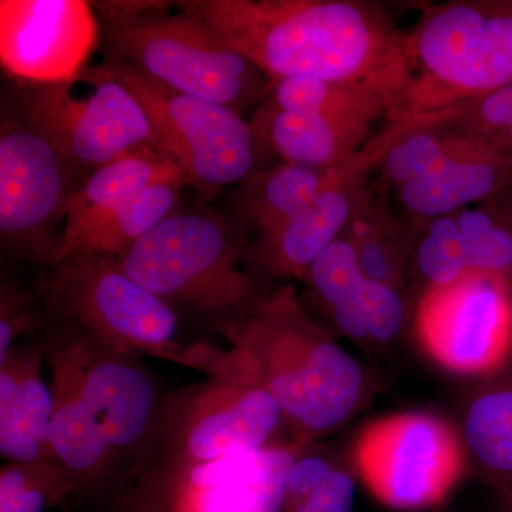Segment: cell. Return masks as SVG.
<instances>
[{
    "mask_svg": "<svg viewBox=\"0 0 512 512\" xmlns=\"http://www.w3.org/2000/svg\"><path fill=\"white\" fill-rule=\"evenodd\" d=\"M177 8L210 23L271 82L315 77L370 84L392 101L409 77L404 32L377 3L191 0Z\"/></svg>",
    "mask_w": 512,
    "mask_h": 512,
    "instance_id": "1",
    "label": "cell"
},
{
    "mask_svg": "<svg viewBox=\"0 0 512 512\" xmlns=\"http://www.w3.org/2000/svg\"><path fill=\"white\" fill-rule=\"evenodd\" d=\"M218 330L231 348L251 359L291 426L293 440L303 446L338 429L362 406L365 370L313 322L295 285L279 286Z\"/></svg>",
    "mask_w": 512,
    "mask_h": 512,
    "instance_id": "2",
    "label": "cell"
},
{
    "mask_svg": "<svg viewBox=\"0 0 512 512\" xmlns=\"http://www.w3.org/2000/svg\"><path fill=\"white\" fill-rule=\"evenodd\" d=\"M37 299L50 325L76 326L121 355L168 360L218 380L254 377L241 350L178 340V316L121 268L114 256L74 252L47 268Z\"/></svg>",
    "mask_w": 512,
    "mask_h": 512,
    "instance_id": "3",
    "label": "cell"
},
{
    "mask_svg": "<svg viewBox=\"0 0 512 512\" xmlns=\"http://www.w3.org/2000/svg\"><path fill=\"white\" fill-rule=\"evenodd\" d=\"M128 276L177 312L239 318L264 299L254 249L238 224L210 211L174 212L117 258Z\"/></svg>",
    "mask_w": 512,
    "mask_h": 512,
    "instance_id": "4",
    "label": "cell"
},
{
    "mask_svg": "<svg viewBox=\"0 0 512 512\" xmlns=\"http://www.w3.org/2000/svg\"><path fill=\"white\" fill-rule=\"evenodd\" d=\"M93 6L106 53L154 82L239 114L268 93L271 79L198 16L158 2Z\"/></svg>",
    "mask_w": 512,
    "mask_h": 512,
    "instance_id": "5",
    "label": "cell"
},
{
    "mask_svg": "<svg viewBox=\"0 0 512 512\" xmlns=\"http://www.w3.org/2000/svg\"><path fill=\"white\" fill-rule=\"evenodd\" d=\"M409 77L389 123L417 119L512 83V0L431 5L404 33Z\"/></svg>",
    "mask_w": 512,
    "mask_h": 512,
    "instance_id": "6",
    "label": "cell"
},
{
    "mask_svg": "<svg viewBox=\"0 0 512 512\" xmlns=\"http://www.w3.org/2000/svg\"><path fill=\"white\" fill-rule=\"evenodd\" d=\"M275 397L259 377L184 387L164 400L156 441L140 471L210 463L268 446L284 421Z\"/></svg>",
    "mask_w": 512,
    "mask_h": 512,
    "instance_id": "7",
    "label": "cell"
},
{
    "mask_svg": "<svg viewBox=\"0 0 512 512\" xmlns=\"http://www.w3.org/2000/svg\"><path fill=\"white\" fill-rule=\"evenodd\" d=\"M80 76L93 86L86 99L73 96V80L23 86L18 107L83 181L127 154L163 153L153 121L123 83L101 66L86 67Z\"/></svg>",
    "mask_w": 512,
    "mask_h": 512,
    "instance_id": "8",
    "label": "cell"
},
{
    "mask_svg": "<svg viewBox=\"0 0 512 512\" xmlns=\"http://www.w3.org/2000/svg\"><path fill=\"white\" fill-rule=\"evenodd\" d=\"M100 66L143 104L161 150L180 164L198 190L212 192L239 184L258 170L261 144L251 121L237 111L175 92L109 53Z\"/></svg>",
    "mask_w": 512,
    "mask_h": 512,
    "instance_id": "9",
    "label": "cell"
},
{
    "mask_svg": "<svg viewBox=\"0 0 512 512\" xmlns=\"http://www.w3.org/2000/svg\"><path fill=\"white\" fill-rule=\"evenodd\" d=\"M353 458L367 490L400 511L437 507L470 471L461 430L423 412L367 424L357 437Z\"/></svg>",
    "mask_w": 512,
    "mask_h": 512,
    "instance_id": "10",
    "label": "cell"
},
{
    "mask_svg": "<svg viewBox=\"0 0 512 512\" xmlns=\"http://www.w3.org/2000/svg\"><path fill=\"white\" fill-rule=\"evenodd\" d=\"M84 181L22 113L0 127V239L10 254L46 268L55 261L60 221Z\"/></svg>",
    "mask_w": 512,
    "mask_h": 512,
    "instance_id": "11",
    "label": "cell"
},
{
    "mask_svg": "<svg viewBox=\"0 0 512 512\" xmlns=\"http://www.w3.org/2000/svg\"><path fill=\"white\" fill-rule=\"evenodd\" d=\"M421 349L437 365L488 379L512 363V281L470 271L421 292L413 316Z\"/></svg>",
    "mask_w": 512,
    "mask_h": 512,
    "instance_id": "12",
    "label": "cell"
},
{
    "mask_svg": "<svg viewBox=\"0 0 512 512\" xmlns=\"http://www.w3.org/2000/svg\"><path fill=\"white\" fill-rule=\"evenodd\" d=\"M47 332L69 357L87 407L121 458L146 466L164 400L138 359L107 348L76 326L52 323Z\"/></svg>",
    "mask_w": 512,
    "mask_h": 512,
    "instance_id": "13",
    "label": "cell"
},
{
    "mask_svg": "<svg viewBox=\"0 0 512 512\" xmlns=\"http://www.w3.org/2000/svg\"><path fill=\"white\" fill-rule=\"evenodd\" d=\"M288 477L259 450L165 471H144L124 512H282Z\"/></svg>",
    "mask_w": 512,
    "mask_h": 512,
    "instance_id": "14",
    "label": "cell"
},
{
    "mask_svg": "<svg viewBox=\"0 0 512 512\" xmlns=\"http://www.w3.org/2000/svg\"><path fill=\"white\" fill-rule=\"evenodd\" d=\"M101 39L84 0H2L0 62L20 86L73 82Z\"/></svg>",
    "mask_w": 512,
    "mask_h": 512,
    "instance_id": "15",
    "label": "cell"
},
{
    "mask_svg": "<svg viewBox=\"0 0 512 512\" xmlns=\"http://www.w3.org/2000/svg\"><path fill=\"white\" fill-rule=\"evenodd\" d=\"M383 150L384 140L379 134L343 165L336 180L303 210L259 235L252 247L259 268L276 278L306 281L316 258L345 234L357 202L367 188L366 175L376 167Z\"/></svg>",
    "mask_w": 512,
    "mask_h": 512,
    "instance_id": "16",
    "label": "cell"
},
{
    "mask_svg": "<svg viewBox=\"0 0 512 512\" xmlns=\"http://www.w3.org/2000/svg\"><path fill=\"white\" fill-rule=\"evenodd\" d=\"M305 282L328 305L336 328L349 339L389 342L406 322L404 293L366 278L345 235L316 258Z\"/></svg>",
    "mask_w": 512,
    "mask_h": 512,
    "instance_id": "17",
    "label": "cell"
},
{
    "mask_svg": "<svg viewBox=\"0 0 512 512\" xmlns=\"http://www.w3.org/2000/svg\"><path fill=\"white\" fill-rule=\"evenodd\" d=\"M510 190L512 154L456 133L433 173L397 191L407 217L424 221L456 214Z\"/></svg>",
    "mask_w": 512,
    "mask_h": 512,
    "instance_id": "18",
    "label": "cell"
},
{
    "mask_svg": "<svg viewBox=\"0 0 512 512\" xmlns=\"http://www.w3.org/2000/svg\"><path fill=\"white\" fill-rule=\"evenodd\" d=\"M42 338L46 362L52 370L50 446L56 460L79 484L80 493L97 490L116 470L119 454L87 407L79 380L62 346L47 330Z\"/></svg>",
    "mask_w": 512,
    "mask_h": 512,
    "instance_id": "19",
    "label": "cell"
},
{
    "mask_svg": "<svg viewBox=\"0 0 512 512\" xmlns=\"http://www.w3.org/2000/svg\"><path fill=\"white\" fill-rule=\"evenodd\" d=\"M46 360L42 336L13 346L0 362V451L15 463L56 460L50 446L52 387L42 379Z\"/></svg>",
    "mask_w": 512,
    "mask_h": 512,
    "instance_id": "20",
    "label": "cell"
},
{
    "mask_svg": "<svg viewBox=\"0 0 512 512\" xmlns=\"http://www.w3.org/2000/svg\"><path fill=\"white\" fill-rule=\"evenodd\" d=\"M261 146L286 164L342 167L366 147L373 124L275 109L262 101L251 121Z\"/></svg>",
    "mask_w": 512,
    "mask_h": 512,
    "instance_id": "21",
    "label": "cell"
},
{
    "mask_svg": "<svg viewBox=\"0 0 512 512\" xmlns=\"http://www.w3.org/2000/svg\"><path fill=\"white\" fill-rule=\"evenodd\" d=\"M165 181L191 185L177 161L151 148L127 154L94 171L74 195L53 262L69 254L74 244L121 201L141 188Z\"/></svg>",
    "mask_w": 512,
    "mask_h": 512,
    "instance_id": "22",
    "label": "cell"
},
{
    "mask_svg": "<svg viewBox=\"0 0 512 512\" xmlns=\"http://www.w3.org/2000/svg\"><path fill=\"white\" fill-rule=\"evenodd\" d=\"M366 278L404 293L412 265L414 221L399 217L389 202L363 191L345 231Z\"/></svg>",
    "mask_w": 512,
    "mask_h": 512,
    "instance_id": "23",
    "label": "cell"
},
{
    "mask_svg": "<svg viewBox=\"0 0 512 512\" xmlns=\"http://www.w3.org/2000/svg\"><path fill=\"white\" fill-rule=\"evenodd\" d=\"M461 436L470 470L494 490H512V363L471 397Z\"/></svg>",
    "mask_w": 512,
    "mask_h": 512,
    "instance_id": "24",
    "label": "cell"
},
{
    "mask_svg": "<svg viewBox=\"0 0 512 512\" xmlns=\"http://www.w3.org/2000/svg\"><path fill=\"white\" fill-rule=\"evenodd\" d=\"M342 167L320 170L284 163L258 168L232 192L235 217L259 237L303 210L336 180Z\"/></svg>",
    "mask_w": 512,
    "mask_h": 512,
    "instance_id": "25",
    "label": "cell"
},
{
    "mask_svg": "<svg viewBox=\"0 0 512 512\" xmlns=\"http://www.w3.org/2000/svg\"><path fill=\"white\" fill-rule=\"evenodd\" d=\"M262 101L279 110L373 124L387 119L390 94L370 84L285 77L271 83Z\"/></svg>",
    "mask_w": 512,
    "mask_h": 512,
    "instance_id": "26",
    "label": "cell"
},
{
    "mask_svg": "<svg viewBox=\"0 0 512 512\" xmlns=\"http://www.w3.org/2000/svg\"><path fill=\"white\" fill-rule=\"evenodd\" d=\"M187 185L181 181H165L134 192L97 221L64 256L86 252L119 258L138 239L174 214L181 191Z\"/></svg>",
    "mask_w": 512,
    "mask_h": 512,
    "instance_id": "27",
    "label": "cell"
},
{
    "mask_svg": "<svg viewBox=\"0 0 512 512\" xmlns=\"http://www.w3.org/2000/svg\"><path fill=\"white\" fill-rule=\"evenodd\" d=\"M382 134L384 150L375 168L397 190L433 173L456 138L454 131L423 119L389 123Z\"/></svg>",
    "mask_w": 512,
    "mask_h": 512,
    "instance_id": "28",
    "label": "cell"
},
{
    "mask_svg": "<svg viewBox=\"0 0 512 512\" xmlns=\"http://www.w3.org/2000/svg\"><path fill=\"white\" fill-rule=\"evenodd\" d=\"M470 272L466 239L456 215L414 221V242L409 279L424 289L453 284Z\"/></svg>",
    "mask_w": 512,
    "mask_h": 512,
    "instance_id": "29",
    "label": "cell"
},
{
    "mask_svg": "<svg viewBox=\"0 0 512 512\" xmlns=\"http://www.w3.org/2000/svg\"><path fill=\"white\" fill-rule=\"evenodd\" d=\"M470 271L512 281V211L503 194L456 212Z\"/></svg>",
    "mask_w": 512,
    "mask_h": 512,
    "instance_id": "30",
    "label": "cell"
},
{
    "mask_svg": "<svg viewBox=\"0 0 512 512\" xmlns=\"http://www.w3.org/2000/svg\"><path fill=\"white\" fill-rule=\"evenodd\" d=\"M73 494L79 484L57 460L9 461L0 470V512H46Z\"/></svg>",
    "mask_w": 512,
    "mask_h": 512,
    "instance_id": "31",
    "label": "cell"
},
{
    "mask_svg": "<svg viewBox=\"0 0 512 512\" xmlns=\"http://www.w3.org/2000/svg\"><path fill=\"white\" fill-rule=\"evenodd\" d=\"M355 478L329 458L303 454L289 478L282 512H353Z\"/></svg>",
    "mask_w": 512,
    "mask_h": 512,
    "instance_id": "32",
    "label": "cell"
},
{
    "mask_svg": "<svg viewBox=\"0 0 512 512\" xmlns=\"http://www.w3.org/2000/svg\"><path fill=\"white\" fill-rule=\"evenodd\" d=\"M417 119L504 148L512 133V83L477 99Z\"/></svg>",
    "mask_w": 512,
    "mask_h": 512,
    "instance_id": "33",
    "label": "cell"
},
{
    "mask_svg": "<svg viewBox=\"0 0 512 512\" xmlns=\"http://www.w3.org/2000/svg\"><path fill=\"white\" fill-rule=\"evenodd\" d=\"M39 299L22 286L3 279L0 285V362L6 359L16 339L37 326Z\"/></svg>",
    "mask_w": 512,
    "mask_h": 512,
    "instance_id": "34",
    "label": "cell"
},
{
    "mask_svg": "<svg viewBox=\"0 0 512 512\" xmlns=\"http://www.w3.org/2000/svg\"><path fill=\"white\" fill-rule=\"evenodd\" d=\"M498 512H512V490H495Z\"/></svg>",
    "mask_w": 512,
    "mask_h": 512,
    "instance_id": "35",
    "label": "cell"
},
{
    "mask_svg": "<svg viewBox=\"0 0 512 512\" xmlns=\"http://www.w3.org/2000/svg\"><path fill=\"white\" fill-rule=\"evenodd\" d=\"M504 201L507 202L508 208L512 211V190L504 192Z\"/></svg>",
    "mask_w": 512,
    "mask_h": 512,
    "instance_id": "36",
    "label": "cell"
},
{
    "mask_svg": "<svg viewBox=\"0 0 512 512\" xmlns=\"http://www.w3.org/2000/svg\"><path fill=\"white\" fill-rule=\"evenodd\" d=\"M504 150H507L508 153L512 154V133L510 134V137L507 138V141H505Z\"/></svg>",
    "mask_w": 512,
    "mask_h": 512,
    "instance_id": "37",
    "label": "cell"
}]
</instances>
